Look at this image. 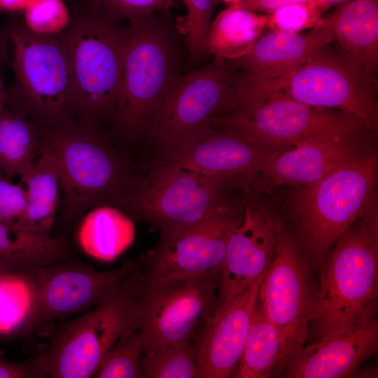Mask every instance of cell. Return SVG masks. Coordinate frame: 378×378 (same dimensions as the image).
Returning a JSON list of instances; mask_svg holds the SVG:
<instances>
[{"mask_svg": "<svg viewBox=\"0 0 378 378\" xmlns=\"http://www.w3.org/2000/svg\"><path fill=\"white\" fill-rule=\"evenodd\" d=\"M377 197L341 235L321 270L309 325L322 339L376 315L378 295Z\"/></svg>", "mask_w": 378, "mask_h": 378, "instance_id": "1", "label": "cell"}, {"mask_svg": "<svg viewBox=\"0 0 378 378\" xmlns=\"http://www.w3.org/2000/svg\"><path fill=\"white\" fill-rule=\"evenodd\" d=\"M122 20L88 0L59 34L74 86L76 122L94 128L102 122H117L127 33Z\"/></svg>", "mask_w": 378, "mask_h": 378, "instance_id": "2", "label": "cell"}, {"mask_svg": "<svg viewBox=\"0 0 378 378\" xmlns=\"http://www.w3.org/2000/svg\"><path fill=\"white\" fill-rule=\"evenodd\" d=\"M377 87L378 83L371 80L333 41L286 76L237 75L226 108L232 111L258 99L281 97L352 113L377 133Z\"/></svg>", "mask_w": 378, "mask_h": 378, "instance_id": "3", "label": "cell"}, {"mask_svg": "<svg viewBox=\"0 0 378 378\" xmlns=\"http://www.w3.org/2000/svg\"><path fill=\"white\" fill-rule=\"evenodd\" d=\"M377 172L373 148L292 192L288 204L292 232L318 272L338 239L377 197Z\"/></svg>", "mask_w": 378, "mask_h": 378, "instance_id": "4", "label": "cell"}, {"mask_svg": "<svg viewBox=\"0 0 378 378\" xmlns=\"http://www.w3.org/2000/svg\"><path fill=\"white\" fill-rule=\"evenodd\" d=\"M40 147L49 150L59 167L66 217L112 205L137 178L97 128L72 122L40 127Z\"/></svg>", "mask_w": 378, "mask_h": 378, "instance_id": "5", "label": "cell"}, {"mask_svg": "<svg viewBox=\"0 0 378 378\" xmlns=\"http://www.w3.org/2000/svg\"><path fill=\"white\" fill-rule=\"evenodd\" d=\"M6 27L14 74L7 106L22 111L40 127L76 122L74 86L59 34H33L17 16L9 18Z\"/></svg>", "mask_w": 378, "mask_h": 378, "instance_id": "6", "label": "cell"}, {"mask_svg": "<svg viewBox=\"0 0 378 378\" xmlns=\"http://www.w3.org/2000/svg\"><path fill=\"white\" fill-rule=\"evenodd\" d=\"M139 267L108 301L61 324L33 357L42 377L89 378L106 353L139 329Z\"/></svg>", "mask_w": 378, "mask_h": 378, "instance_id": "7", "label": "cell"}, {"mask_svg": "<svg viewBox=\"0 0 378 378\" xmlns=\"http://www.w3.org/2000/svg\"><path fill=\"white\" fill-rule=\"evenodd\" d=\"M132 186L112 205L132 220L148 223L172 234L206 218L226 202L229 185L238 181L204 175L174 165L144 169Z\"/></svg>", "mask_w": 378, "mask_h": 378, "instance_id": "8", "label": "cell"}, {"mask_svg": "<svg viewBox=\"0 0 378 378\" xmlns=\"http://www.w3.org/2000/svg\"><path fill=\"white\" fill-rule=\"evenodd\" d=\"M176 77L172 43L161 22L155 15L130 20L115 126L127 137L148 130Z\"/></svg>", "mask_w": 378, "mask_h": 378, "instance_id": "9", "label": "cell"}, {"mask_svg": "<svg viewBox=\"0 0 378 378\" xmlns=\"http://www.w3.org/2000/svg\"><path fill=\"white\" fill-rule=\"evenodd\" d=\"M218 281V276L148 278L140 267L139 330L143 354L192 343L216 314Z\"/></svg>", "mask_w": 378, "mask_h": 378, "instance_id": "10", "label": "cell"}, {"mask_svg": "<svg viewBox=\"0 0 378 378\" xmlns=\"http://www.w3.org/2000/svg\"><path fill=\"white\" fill-rule=\"evenodd\" d=\"M237 76L225 60L215 57L211 64L176 77L148 129L155 155L188 146L209 134Z\"/></svg>", "mask_w": 378, "mask_h": 378, "instance_id": "11", "label": "cell"}, {"mask_svg": "<svg viewBox=\"0 0 378 378\" xmlns=\"http://www.w3.org/2000/svg\"><path fill=\"white\" fill-rule=\"evenodd\" d=\"M276 233L274 258L262 278L258 300L281 335L284 368L307 340L314 291L309 261L285 220L277 216Z\"/></svg>", "mask_w": 378, "mask_h": 378, "instance_id": "12", "label": "cell"}, {"mask_svg": "<svg viewBox=\"0 0 378 378\" xmlns=\"http://www.w3.org/2000/svg\"><path fill=\"white\" fill-rule=\"evenodd\" d=\"M213 123L214 127H226L253 141L279 148H289L326 132L365 125L348 112L281 97L254 100L216 118Z\"/></svg>", "mask_w": 378, "mask_h": 378, "instance_id": "13", "label": "cell"}, {"mask_svg": "<svg viewBox=\"0 0 378 378\" xmlns=\"http://www.w3.org/2000/svg\"><path fill=\"white\" fill-rule=\"evenodd\" d=\"M243 206L227 201L200 223L178 232L161 234L157 246L139 260L148 278L218 276L232 230Z\"/></svg>", "mask_w": 378, "mask_h": 378, "instance_id": "14", "label": "cell"}, {"mask_svg": "<svg viewBox=\"0 0 378 378\" xmlns=\"http://www.w3.org/2000/svg\"><path fill=\"white\" fill-rule=\"evenodd\" d=\"M377 133L365 125L326 132L280 153L248 185L255 192L312 185L349 160L375 148Z\"/></svg>", "mask_w": 378, "mask_h": 378, "instance_id": "15", "label": "cell"}, {"mask_svg": "<svg viewBox=\"0 0 378 378\" xmlns=\"http://www.w3.org/2000/svg\"><path fill=\"white\" fill-rule=\"evenodd\" d=\"M68 260L36 269L38 282V328L53 319L85 312L111 299L139 267L127 260L111 270L70 262Z\"/></svg>", "mask_w": 378, "mask_h": 378, "instance_id": "16", "label": "cell"}, {"mask_svg": "<svg viewBox=\"0 0 378 378\" xmlns=\"http://www.w3.org/2000/svg\"><path fill=\"white\" fill-rule=\"evenodd\" d=\"M286 148L262 145L230 128L218 126L196 143L155 155L139 168L174 165L249 185L267 163Z\"/></svg>", "mask_w": 378, "mask_h": 378, "instance_id": "17", "label": "cell"}, {"mask_svg": "<svg viewBox=\"0 0 378 378\" xmlns=\"http://www.w3.org/2000/svg\"><path fill=\"white\" fill-rule=\"evenodd\" d=\"M245 189L242 219L230 235L218 275L216 314L264 274L275 252L276 216Z\"/></svg>", "mask_w": 378, "mask_h": 378, "instance_id": "18", "label": "cell"}, {"mask_svg": "<svg viewBox=\"0 0 378 378\" xmlns=\"http://www.w3.org/2000/svg\"><path fill=\"white\" fill-rule=\"evenodd\" d=\"M263 274L216 313L197 335L193 345L198 378L234 377L246 342Z\"/></svg>", "mask_w": 378, "mask_h": 378, "instance_id": "19", "label": "cell"}, {"mask_svg": "<svg viewBox=\"0 0 378 378\" xmlns=\"http://www.w3.org/2000/svg\"><path fill=\"white\" fill-rule=\"evenodd\" d=\"M377 347L378 321L374 315L342 332L300 347L284 367V377H349Z\"/></svg>", "mask_w": 378, "mask_h": 378, "instance_id": "20", "label": "cell"}, {"mask_svg": "<svg viewBox=\"0 0 378 378\" xmlns=\"http://www.w3.org/2000/svg\"><path fill=\"white\" fill-rule=\"evenodd\" d=\"M333 41L331 29L321 18L319 24L306 32L272 30L262 34L246 55L231 62L244 74L260 78L283 77Z\"/></svg>", "mask_w": 378, "mask_h": 378, "instance_id": "21", "label": "cell"}, {"mask_svg": "<svg viewBox=\"0 0 378 378\" xmlns=\"http://www.w3.org/2000/svg\"><path fill=\"white\" fill-rule=\"evenodd\" d=\"M323 20L336 43L378 83V0H347Z\"/></svg>", "mask_w": 378, "mask_h": 378, "instance_id": "22", "label": "cell"}, {"mask_svg": "<svg viewBox=\"0 0 378 378\" xmlns=\"http://www.w3.org/2000/svg\"><path fill=\"white\" fill-rule=\"evenodd\" d=\"M132 219L120 209L102 204L90 209L76 232L77 243L88 255L110 261L118 257L133 241Z\"/></svg>", "mask_w": 378, "mask_h": 378, "instance_id": "23", "label": "cell"}, {"mask_svg": "<svg viewBox=\"0 0 378 378\" xmlns=\"http://www.w3.org/2000/svg\"><path fill=\"white\" fill-rule=\"evenodd\" d=\"M38 154L31 169L20 181L27 196L23 227L48 237L51 236L62 191L60 169L49 150L40 147Z\"/></svg>", "mask_w": 378, "mask_h": 378, "instance_id": "24", "label": "cell"}, {"mask_svg": "<svg viewBox=\"0 0 378 378\" xmlns=\"http://www.w3.org/2000/svg\"><path fill=\"white\" fill-rule=\"evenodd\" d=\"M36 269L6 268L0 274V335L29 333L38 328Z\"/></svg>", "mask_w": 378, "mask_h": 378, "instance_id": "25", "label": "cell"}, {"mask_svg": "<svg viewBox=\"0 0 378 378\" xmlns=\"http://www.w3.org/2000/svg\"><path fill=\"white\" fill-rule=\"evenodd\" d=\"M69 245L22 226L0 220V265L11 269H33L69 259Z\"/></svg>", "mask_w": 378, "mask_h": 378, "instance_id": "26", "label": "cell"}, {"mask_svg": "<svg viewBox=\"0 0 378 378\" xmlns=\"http://www.w3.org/2000/svg\"><path fill=\"white\" fill-rule=\"evenodd\" d=\"M267 27V15L240 6H229L212 20L205 42V52L223 60L246 55Z\"/></svg>", "mask_w": 378, "mask_h": 378, "instance_id": "27", "label": "cell"}, {"mask_svg": "<svg viewBox=\"0 0 378 378\" xmlns=\"http://www.w3.org/2000/svg\"><path fill=\"white\" fill-rule=\"evenodd\" d=\"M40 127L22 111L6 106L0 113V170L22 181L37 158Z\"/></svg>", "mask_w": 378, "mask_h": 378, "instance_id": "28", "label": "cell"}, {"mask_svg": "<svg viewBox=\"0 0 378 378\" xmlns=\"http://www.w3.org/2000/svg\"><path fill=\"white\" fill-rule=\"evenodd\" d=\"M284 365V353L281 335L258 300L234 377H268L276 370L282 369Z\"/></svg>", "mask_w": 378, "mask_h": 378, "instance_id": "29", "label": "cell"}, {"mask_svg": "<svg viewBox=\"0 0 378 378\" xmlns=\"http://www.w3.org/2000/svg\"><path fill=\"white\" fill-rule=\"evenodd\" d=\"M141 365L147 378H198L193 343L176 344L143 354Z\"/></svg>", "mask_w": 378, "mask_h": 378, "instance_id": "30", "label": "cell"}, {"mask_svg": "<svg viewBox=\"0 0 378 378\" xmlns=\"http://www.w3.org/2000/svg\"><path fill=\"white\" fill-rule=\"evenodd\" d=\"M142 354V337L139 330L136 329L124 335L111 348L93 377H144L141 365Z\"/></svg>", "mask_w": 378, "mask_h": 378, "instance_id": "31", "label": "cell"}, {"mask_svg": "<svg viewBox=\"0 0 378 378\" xmlns=\"http://www.w3.org/2000/svg\"><path fill=\"white\" fill-rule=\"evenodd\" d=\"M23 13L26 28L41 36L59 35L71 22V14L63 0H31Z\"/></svg>", "mask_w": 378, "mask_h": 378, "instance_id": "32", "label": "cell"}, {"mask_svg": "<svg viewBox=\"0 0 378 378\" xmlns=\"http://www.w3.org/2000/svg\"><path fill=\"white\" fill-rule=\"evenodd\" d=\"M186 15L179 21L190 55L197 59L205 53V42L212 22L214 0H183Z\"/></svg>", "mask_w": 378, "mask_h": 378, "instance_id": "33", "label": "cell"}, {"mask_svg": "<svg viewBox=\"0 0 378 378\" xmlns=\"http://www.w3.org/2000/svg\"><path fill=\"white\" fill-rule=\"evenodd\" d=\"M321 15V12L314 3H293L267 15V27L272 30L299 33L319 24Z\"/></svg>", "mask_w": 378, "mask_h": 378, "instance_id": "34", "label": "cell"}, {"mask_svg": "<svg viewBox=\"0 0 378 378\" xmlns=\"http://www.w3.org/2000/svg\"><path fill=\"white\" fill-rule=\"evenodd\" d=\"M115 15L128 21L167 13L175 0H92Z\"/></svg>", "mask_w": 378, "mask_h": 378, "instance_id": "35", "label": "cell"}, {"mask_svg": "<svg viewBox=\"0 0 378 378\" xmlns=\"http://www.w3.org/2000/svg\"><path fill=\"white\" fill-rule=\"evenodd\" d=\"M26 209L24 185L13 183L0 172V220L23 227Z\"/></svg>", "mask_w": 378, "mask_h": 378, "instance_id": "36", "label": "cell"}, {"mask_svg": "<svg viewBox=\"0 0 378 378\" xmlns=\"http://www.w3.org/2000/svg\"><path fill=\"white\" fill-rule=\"evenodd\" d=\"M41 372L32 357L22 361H10L0 353V378H41Z\"/></svg>", "mask_w": 378, "mask_h": 378, "instance_id": "37", "label": "cell"}, {"mask_svg": "<svg viewBox=\"0 0 378 378\" xmlns=\"http://www.w3.org/2000/svg\"><path fill=\"white\" fill-rule=\"evenodd\" d=\"M298 2L314 3V0H244L239 6L254 12L272 13L286 5Z\"/></svg>", "mask_w": 378, "mask_h": 378, "instance_id": "38", "label": "cell"}, {"mask_svg": "<svg viewBox=\"0 0 378 378\" xmlns=\"http://www.w3.org/2000/svg\"><path fill=\"white\" fill-rule=\"evenodd\" d=\"M10 41L5 27L0 31V68L8 62L10 53Z\"/></svg>", "mask_w": 378, "mask_h": 378, "instance_id": "39", "label": "cell"}, {"mask_svg": "<svg viewBox=\"0 0 378 378\" xmlns=\"http://www.w3.org/2000/svg\"><path fill=\"white\" fill-rule=\"evenodd\" d=\"M31 0H0V10L8 13L23 11Z\"/></svg>", "mask_w": 378, "mask_h": 378, "instance_id": "40", "label": "cell"}, {"mask_svg": "<svg viewBox=\"0 0 378 378\" xmlns=\"http://www.w3.org/2000/svg\"><path fill=\"white\" fill-rule=\"evenodd\" d=\"M347 0H314L315 5L322 13L332 6L337 5Z\"/></svg>", "mask_w": 378, "mask_h": 378, "instance_id": "41", "label": "cell"}, {"mask_svg": "<svg viewBox=\"0 0 378 378\" xmlns=\"http://www.w3.org/2000/svg\"><path fill=\"white\" fill-rule=\"evenodd\" d=\"M7 106V89L0 73V113Z\"/></svg>", "mask_w": 378, "mask_h": 378, "instance_id": "42", "label": "cell"}, {"mask_svg": "<svg viewBox=\"0 0 378 378\" xmlns=\"http://www.w3.org/2000/svg\"><path fill=\"white\" fill-rule=\"evenodd\" d=\"M216 1H222L230 6H239L240 5L244 0H214Z\"/></svg>", "mask_w": 378, "mask_h": 378, "instance_id": "43", "label": "cell"}, {"mask_svg": "<svg viewBox=\"0 0 378 378\" xmlns=\"http://www.w3.org/2000/svg\"><path fill=\"white\" fill-rule=\"evenodd\" d=\"M8 268L7 267H5L4 265H0V274L6 269Z\"/></svg>", "mask_w": 378, "mask_h": 378, "instance_id": "44", "label": "cell"}, {"mask_svg": "<svg viewBox=\"0 0 378 378\" xmlns=\"http://www.w3.org/2000/svg\"><path fill=\"white\" fill-rule=\"evenodd\" d=\"M0 172H1V170H0Z\"/></svg>", "mask_w": 378, "mask_h": 378, "instance_id": "45", "label": "cell"}, {"mask_svg": "<svg viewBox=\"0 0 378 378\" xmlns=\"http://www.w3.org/2000/svg\"><path fill=\"white\" fill-rule=\"evenodd\" d=\"M0 12H1V10H0Z\"/></svg>", "mask_w": 378, "mask_h": 378, "instance_id": "46", "label": "cell"}]
</instances>
